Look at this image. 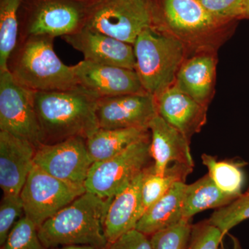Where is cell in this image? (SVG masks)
Returning <instances> with one entry per match:
<instances>
[{
	"label": "cell",
	"mask_w": 249,
	"mask_h": 249,
	"mask_svg": "<svg viewBox=\"0 0 249 249\" xmlns=\"http://www.w3.org/2000/svg\"><path fill=\"white\" fill-rule=\"evenodd\" d=\"M150 28L182 44L187 58L217 53L230 38L235 22L212 16L198 0H147Z\"/></svg>",
	"instance_id": "6da1fadb"
},
{
	"label": "cell",
	"mask_w": 249,
	"mask_h": 249,
	"mask_svg": "<svg viewBox=\"0 0 249 249\" xmlns=\"http://www.w3.org/2000/svg\"><path fill=\"white\" fill-rule=\"evenodd\" d=\"M98 99L80 85L64 91H34L42 143L76 137L88 139L99 128L96 112Z\"/></svg>",
	"instance_id": "7a4b0ae2"
},
{
	"label": "cell",
	"mask_w": 249,
	"mask_h": 249,
	"mask_svg": "<svg viewBox=\"0 0 249 249\" xmlns=\"http://www.w3.org/2000/svg\"><path fill=\"white\" fill-rule=\"evenodd\" d=\"M112 199L85 192L37 228L41 242L47 249L70 245L104 249L105 219Z\"/></svg>",
	"instance_id": "3957f363"
},
{
	"label": "cell",
	"mask_w": 249,
	"mask_h": 249,
	"mask_svg": "<svg viewBox=\"0 0 249 249\" xmlns=\"http://www.w3.org/2000/svg\"><path fill=\"white\" fill-rule=\"evenodd\" d=\"M53 37L18 39L7 70L15 80L34 91H64L79 86L73 66L65 65L53 49Z\"/></svg>",
	"instance_id": "277c9868"
},
{
	"label": "cell",
	"mask_w": 249,
	"mask_h": 249,
	"mask_svg": "<svg viewBox=\"0 0 249 249\" xmlns=\"http://www.w3.org/2000/svg\"><path fill=\"white\" fill-rule=\"evenodd\" d=\"M133 47L135 71L147 93L156 96L175 84L187 58L181 42L148 27L139 34Z\"/></svg>",
	"instance_id": "5b68a950"
},
{
	"label": "cell",
	"mask_w": 249,
	"mask_h": 249,
	"mask_svg": "<svg viewBox=\"0 0 249 249\" xmlns=\"http://www.w3.org/2000/svg\"><path fill=\"white\" fill-rule=\"evenodd\" d=\"M91 2L22 0L19 14V38L36 36L55 38L76 34L85 27Z\"/></svg>",
	"instance_id": "8992f818"
},
{
	"label": "cell",
	"mask_w": 249,
	"mask_h": 249,
	"mask_svg": "<svg viewBox=\"0 0 249 249\" xmlns=\"http://www.w3.org/2000/svg\"><path fill=\"white\" fill-rule=\"evenodd\" d=\"M150 143V134L114 157L93 163L85 183L86 191L106 199L114 197L154 165Z\"/></svg>",
	"instance_id": "52a82bcc"
},
{
	"label": "cell",
	"mask_w": 249,
	"mask_h": 249,
	"mask_svg": "<svg viewBox=\"0 0 249 249\" xmlns=\"http://www.w3.org/2000/svg\"><path fill=\"white\" fill-rule=\"evenodd\" d=\"M150 27L147 0H94L85 28L133 45Z\"/></svg>",
	"instance_id": "ba28073f"
},
{
	"label": "cell",
	"mask_w": 249,
	"mask_h": 249,
	"mask_svg": "<svg viewBox=\"0 0 249 249\" xmlns=\"http://www.w3.org/2000/svg\"><path fill=\"white\" fill-rule=\"evenodd\" d=\"M85 192V187L62 181L34 164L20 193L24 215L38 228Z\"/></svg>",
	"instance_id": "9c48e42d"
},
{
	"label": "cell",
	"mask_w": 249,
	"mask_h": 249,
	"mask_svg": "<svg viewBox=\"0 0 249 249\" xmlns=\"http://www.w3.org/2000/svg\"><path fill=\"white\" fill-rule=\"evenodd\" d=\"M34 96L8 70L0 72V131L29 141L37 149L42 143Z\"/></svg>",
	"instance_id": "30bf717a"
},
{
	"label": "cell",
	"mask_w": 249,
	"mask_h": 249,
	"mask_svg": "<svg viewBox=\"0 0 249 249\" xmlns=\"http://www.w3.org/2000/svg\"><path fill=\"white\" fill-rule=\"evenodd\" d=\"M34 163L62 181L85 187L93 163L86 139L76 137L55 143L42 144L36 149Z\"/></svg>",
	"instance_id": "8fae6325"
},
{
	"label": "cell",
	"mask_w": 249,
	"mask_h": 249,
	"mask_svg": "<svg viewBox=\"0 0 249 249\" xmlns=\"http://www.w3.org/2000/svg\"><path fill=\"white\" fill-rule=\"evenodd\" d=\"M96 112L103 129H149L158 115L155 96L147 92L99 98Z\"/></svg>",
	"instance_id": "7c38bea8"
},
{
	"label": "cell",
	"mask_w": 249,
	"mask_h": 249,
	"mask_svg": "<svg viewBox=\"0 0 249 249\" xmlns=\"http://www.w3.org/2000/svg\"><path fill=\"white\" fill-rule=\"evenodd\" d=\"M73 69L78 85L98 98L146 92L135 70L85 60Z\"/></svg>",
	"instance_id": "4fadbf2b"
},
{
	"label": "cell",
	"mask_w": 249,
	"mask_h": 249,
	"mask_svg": "<svg viewBox=\"0 0 249 249\" xmlns=\"http://www.w3.org/2000/svg\"><path fill=\"white\" fill-rule=\"evenodd\" d=\"M62 38L81 52L87 61L135 70L134 47L131 44L85 27Z\"/></svg>",
	"instance_id": "5bb4252c"
},
{
	"label": "cell",
	"mask_w": 249,
	"mask_h": 249,
	"mask_svg": "<svg viewBox=\"0 0 249 249\" xmlns=\"http://www.w3.org/2000/svg\"><path fill=\"white\" fill-rule=\"evenodd\" d=\"M36 147L9 132L0 131V187L4 195H20L34 166Z\"/></svg>",
	"instance_id": "9a60e30c"
},
{
	"label": "cell",
	"mask_w": 249,
	"mask_h": 249,
	"mask_svg": "<svg viewBox=\"0 0 249 249\" xmlns=\"http://www.w3.org/2000/svg\"><path fill=\"white\" fill-rule=\"evenodd\" d=\"M157 113L191 142L207 121L208 108L178 89L175 85L155 96Z\"/></svg>",
	"instance_id": "2e32d148"
},
{
	"label": "cell",
	"mask_w": 249,
	"mask_h": 249,
	"mask_svg": "<svg viewBox=\"0 0 249 249\" xmlns=\"http://www.w3.org/2000/svg\"><path fill=\"white\" fill-rule=\"evenodd\" d=\"M151 136L150 152L154 160V170L163 175L169 163H182L194 167L190 144L184 135L157 115L149 124Z\"/></svg>",
	"instance_id": "e0dca14e"
},
{
	"label": "cell",
	"mask_w": 249,
	"mask_h": 249,
	"mask_svg": "<svg viewBox=\"0 0 249 249\" xmlns=\"http://www.w3.org/2000/svg\"><path fill=\"white\" fill-rule=\"evenodd\" d=\"M217 55L203 53L186 58L178 70L174 84L207 108L214 95Z\"/></svg>",
	"instance_id": "ac0fdd59"
},
{
	"label": "cell",
	"mask_w": 249,
	"mask_h": 249,
	"mask_svg": "<svg viewBox=\"0 0 249 249\" xmlns=\"http://www.w3.org/2000/svg\"><path fill=\"white\" fill-rule=\"evenodd\" d=\"M146 170L113 197L104 223L105 235L108 242L136 229L143 215L141 192Z\"/></svg>",
	"instance_id": "d6986e66"
},
{
	"label": "cell",
	"mask_w": 249,
	"mask_h": 249,
	"mask_svg": "<svg viewBox=\"0 0 249 249\" xmlns=\"http://www.w3.org/2000/svg\"><path fill=\"white\" fill-rule=\"evenodd\" d=\"M186 186V183H175L164 196L144 213L136 229L150 237L183 220Z\"/></svg>",
	"instance_id": "ffe728a7"
},
{
	"label": "cell",
	"mask_w": 249,
	"mask_h": 249,
	"mask_svg": "<svg viewBox=\"0 0 249 249\" xmlns=\"http://www.w3.org/2000/svg\"><path fill=\"white\" fill-rule=\"evenodd\" d=\"M150 134L149 129L98 128L86 139L87 147L95 163L114 157Z\"/></svg>",
	"instance_id": "44dd1931"
},
{
	"label": "cell",
	"mask_w": 249,
	"mask_h": 249,
	"mask_svg": "<svg viewBox=\"0 0 249 249\" xmlns=\"http://www.w3.org/2000/svg\"><path fill=\"white\" fill-rule=\"evenodd\" d=\"M237 197L218 188L207 174L196 182L186 184L183 198V219L191 220L195 214L201 211L220 209Z\"/></svg>",
	"instance_id": "7402d4cb"
},
{
	"label": "cell",
	"mask_w": 249,
	"mask_h": 249,
	"mask_svg": "<svg viewBox=\"0 0 249 249\" xmlns=\"http://www.w3.org/2000/svg\"><path fill=\"white\" fill-rule=\"evenodd\" d=\"M193 167L174 163L163 175H157L154 165L145 172L142 186V205L143 214L151 206L164 196L175 183H186L187 177L193 173Z\"/></svg>",
	"instance_id": "603a6c76"
},
{
	"label": "cell",
	"mask_w": 249,
	"mask_h": 249,
	"mask_svg": "<svg viewBox=\"0 0 249 249\" xmlns=\"http://www.w3.org/2000/svg\"><path fill=\"white\" fill-rule=\"evenodd\" d=\"M201 160L209 170L208 174L218 188L232 196H239L242 195L245 178L242 168L247 163L242 160H218L217 157L206 154L201 155Z\"/></svg>",
	"instance_id": "cb8c5ba5"
},
{
	"label": "cell",
	"mask_w": 249,
	"mask_h": 249,
	"mask_svg": "<svg viewBox=\"0 0 249 249\" xmlns=\"http://www.w3.org/2000/svg\"><path fill=\"white\" fill-rule=\"evenodd\" d=\"M22 0H0V72L7 70L10 55L19 38V14Z\"/></svg>",
	"instance_id": "d4e9b609"
},
{
	"label": "cell",
	"mask_w": 249,
	"mask_h": 249,
	"mask_svg": "<svg viewBox=\"0 0 249 249\" xmlns=\"http://www.w3.org/2000/svg\"><path fill=\"white\" fill-rule=\"evenodd\" d=\"M248 219L249 188L231 204L214 211L208 221L226 235L232 228Z\"/></svg>",
	"instance_id": "484cf974"
},
{
	"label": "cell",
	"mask_w": 249,
	"mask_h": 249,
	"mask_svg": "<svg viewBox=\"0 0 249 249\" xmlns=\"http://www.w3.org/2000/svg\"><path fill=\"white\" fill-rule=\"evenodd\" d=\"M0 249H47L40 240L35 224L24 215L16 223Z\"/></svg>",
	"instance_id": "4316f807"
},
{
	"label": "cell",
	"mask_w": 249,
	"mask_h": 249,
	"mask_svg": "<svg viewBox=\"0 0 249 249\" xmlns=\"http://www.w3.org/2000/svg\"><path fill=\"white\" fill-rule=\"evenodd\" d=\"M191 220L183 219L178 224L150 236L152 249H188Z\"/></svg>",
	"instance_id": "83f0119b"
},
{
	"label": "cell",
	"mask_w": 249,
	"mask_h": 249,
	"mask_svg": "<svg viewBox=\"0 0 249 249\" xmlns=\"http://www.w3.org/2000/svg\"><path fill=\"white\" fill-rule=\"evenodd\" d=\"M24 215L20 195H4L0 204V246L4 245L13 228Z\"/></svg>",
	"instance_id": "f1b7e54d"
},
{
	"label": "cell",
	"mask_w": 249,
	"mask_h": 249,
	"mask_svg": "<svg viewBox=\"0 0 249 249\" xmlns=\"http://www.w3.org/2000/svg\"><path fill=\"white\" fill-rule=\"evenodd\" d=\"M225 235L222 232L204 220L192 225L188 249H219Z\"/></svg>",
	"instance_id": "f546056e"
},
{
	"label": "cell",
	"mask_w": 249,
	"mask_h": 249,
	"mask_svg": "<svg viewBox=\"0 0 249 249\" xmlns=\"http://www.w3.org/2000/svg\"><path fill=\"white\" fill-rule=\"evenodd\" d=\"M208 11L217 19L227 22L240 19L243 0H198Z\"/></svg>",
	"instance_id": "4dcf8cb0"
},
{
	"label": "cell",
	"mask_w": 249,
	"mask_h": 249,
	"mask_svg": "<svg viewBox=\"0 0 249 249\" xmlns=\"http://www.w3.org/2000/svg\"><path fill=\"white\" fill-rule=\"evenodd\" d=\"M104 249H152V247L150 237L134 229L108 242Z\"/></svg>",
	"instance_id": "1f68e13d"
},
{
	"label": "cell",
	"mask_w": 249,
	"mask_h": 249,
	"mask_svg": "<svg viewBox=\"0 0 249 249\" xmlns=\"http://www.w3.org/2000/svg\"><path fill=\"white\" fill-rule=\"evenodd\" d=\"M227 235H229V237H230L232 240V248L230 249H243L242 245H241L240 241H239L237 237H235V236L230 235V234L229 233H228ZM219 249H228L226 248L225 246H224L223 241L220 246H219Z\"/></svg>",
	"instance_id": "d6a6232c"
},
{
	"label": "cell",
	"mask_w": 249,
	"mask_h": 249,
	"mask_svg": "<svg viewBox=\"0 0 249 249\" xmlns=\"http://www.w3.org/2000/svg\"><path fill=\"white\" fill-rule=\"evenodd\" d=\"M52 249H101L98 247L90 245H70L65 246V247H57Z\"/></svg>",
	"instance_id": "836d02e7"
},
{
	"label": "cell",
	"mask_w": 249,
	"mask_h": 249,
	"mask_svg": "<svg viewBox=\"0 0 249 249\" xmlns=\"http://www.w3.org/2000/svg\"><path fill=\"white\" fill-rule=\"evenodd\" d=\"M249 19V0H243L240 19Z\"/></svg>",
	"instance_id": "e575fe53"
},
{
	"label": "cell",
	"mask_w": 249,
	"mask_h": 249,
	"mask_svg": "<svg viewBox=\"0 0 249 249\" xmlns=\"http://www.w3.org/2000/svg\"><path fill=\"white\" fill-rule=\"evenodd\" d=\"M78 1H93L94 0H78Z\"/></svg>",
	"instance_id": "d590c367"
}]
</instances>
